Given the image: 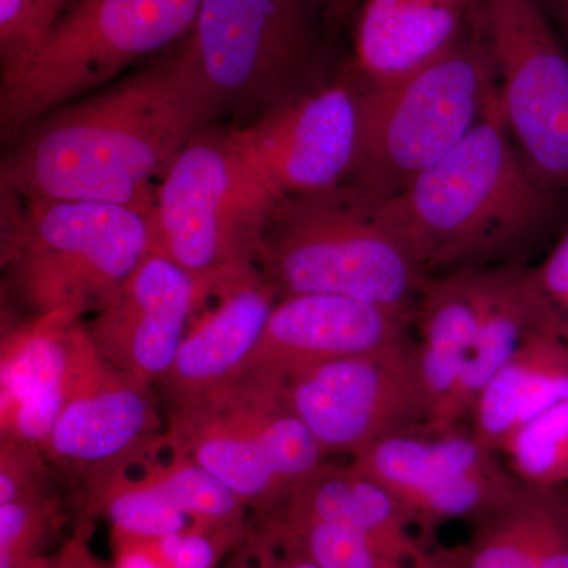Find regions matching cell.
I'll return each mask as SVG.
<instances>
[{"mask_svg": "<svg viewBox=\"0 0 568 568\" xmlns=\"http://www.w3.org/2000/svg\"><path fill=\"white\" fill-rule=\"evenodd\" d=\"M216 118L183 44L112 88L65 104L18 134L2 192L151 211L155 182Z\"/></svg>", "mask_w": 568, "mask_h": 568, "instance_id": "obj_1", "label": "cell"}, {"mask_svg": "<svg viewBox=\"0 0 568 568\" xmlns=\"http://www.w3.org/2000/svg\"><path fill=\"white\" fill-rule=\"evenodd\" d=\"M425 275L504 263L568 226V194L530 171L499 88L477 125L396 196L368 209Z\"/></svg>", "mask_w": 568, "mask_h": 568, "instance_id": "obj_2", "label": "cell"}, {"mask_svg": "<svg viewBox=\"0 0 568 568\" xmlns=\"http://www.w3.org/2000/svg\"><path fill=\"white\" fill-rule=\"evenodd\" d=\"M481 7L447 51L416 70L373 84L355 74L362 82L361 144L343 186L366 209L396 196L457 148L487 110L499 74Z\"/></svg>", "mask_w": 568, "mask_h": 568, "instance_id": "obj_3", "label": "cell"}, {"mask_svg": "<svg viewBox=\"0 0 568 568\" xmlns=\"http://www.w3.org/2000/svg\"><path fill=\"white\" fill-rule=\"evenodd\" d=\"M332 17L334 0H201L183 50L216 115L257 119L336 80Z\"/></svg>", "mask_w": 568, "mask_h": 568, "instance_id": "obj_4", "label": "cell"}, {"mask_svg": "<svg viewBox=\"0 0 568 568\" xmlns=\"http://www.w3.org/2000/svg\"><path fill=\"white\" fill-rule=\"evenodd\" d=\"M276 205L231 130L205 126L156 185L149 252L219 294L260 271L265 224Z\"/></svg>", "mask_w": 568, "mask_h": 568, "instance_id": "obj_5", "label": "cell"}, {"mask_svg": "<svg viewBox=\"0 0 568 568\" xmlns=\"http://www.w3.org/2000/svg\"><path fill=\"white\" fill-rule=\"evenodd\" d=\"M148 213L2 192V264L33 316L97 313L149 253Z\"/></svg>", "mask_w": 568, "mask_h": 568, "instance_id": "obj_6", "label": "cell"}, {"mask_svg": "<svg viewBox=\"0 0 568 568\" xmlns=\"http://www.w3.org/2000/svg\"><path fill=\"white\" fill-rule=\"evenodd\" d=\"M257 267L280 298L343 295L413 321L428 276L343 185L278 203L265 224Z\"/></svg>", "mask_w": 568, "mask_h": 568, "instance_id": "obj_7", "label": "cell"}, {"mask_svg": "<svg viewBox=\"0 0 568 568\" xmlns=\"http://www.w3.org/2000/svg\"><path fill=\"white\" fill-rule=\"evenodd\" d=\"M164 440L171 455L193 459L264 515L325 463L282 381L250 372L171 403Z\"/></svg>", "mask_w": 568, "mask_h": 568, "instance_id": "obj_8", "label": "cell"}, {"mask_svg": "<svg viewBox=\"0 0 568 568\" xmlns=\"http://www.w3.org/2000/svg\"><path fill=\"white\" fill-rule=\"evenodd\" d=\"M200 6L201 0H71L31 67L0 91L3 140L189 36Z\"/></svg>", "mask_w": 568, "mask_h": 568, "instance_id": "obj_9", "label": "cell"}, {"mask_svg": "<svg viewBox=\"0 0 568 568\" xmlns=\"http://www.w3.org/2000/svg\"><path fill=\"white\" fill-rule=\"evenodd\" d=\"M283 390L325 457L354 459L388 437L428 428V396L410 336L306 368L284 379Z\"/></svg>", "mask_w": 568, "mask_h": 568, "instance_id": "obj_10", "label": "cell"}, {"mask_svg": "<svg viewBox=\"0 0 568 568\" xmlns=\"http://www.w3.org/2000/svg\"><path fill=\"white\" fill-rule=\"evenodd\" d=\"M508 132L530 171L568 194V52L541 0H485Z\"/></svg>", "mask_w": 568, "mask_h": 568, "instance_id": "obj_11", "label": "cell"}, {"mask_svg": "<svg viewBox=\"0 0 568 568\" xmlns=\"http://www.w3.org/2000/svg\"><path fill=\"white\" fill-rule=\"evenodd\" d=\"M153 387L125 375L93 346L82 321L70 328L65 396L43 452L84 484L145 466L166 447Z\"/></svg>", "mask_w": 568, "mask_h": 568, "instance_id": "obj_12", "label": "cell"}, {"mask_svg": "<svg viewBox=\"0 0 568 568\" xmlns=\"http://www.w3.org/2000/svg\"><path fill=\"white\" fill-rule=\"evenodd\" d=\"M351 463L409 511L426 540L446 523L480 525L521 487L499 454L463 429L388 437Z\"/></svg>", "mask_w": 568, "mask_h": 568, "instance_id": "obj_13", "label": "cell"}, {"mask_svg": "<svg viewBox=\"0 0 568 568\" xmlns=\"http://www.w3.org/2000/svg\"><path fill=\"white\" fill-rule=\"evenodd\" d=\"M362 82L351 65L336 80L231 130L278 203L331 192L353 174L361 144Z\"/></svg>", "mask_w": 568, "mask_h": 568, "instance_id": "obj_14", "label": "cell"}, {"mask_svg": "<svg viewBox=\"0 0 568 568\" xmlns=\"http://www.w3.org/2000/svg\"><path fill=\"white\" fill-rule=\"evenodd\" d=\"M213 295L203 282L149 252L84 323L85 331L111 365L153 387L173 366L194 313Z\"/></svg>", "mask_w": 568, "mask_h": 568, "instance_id": "obj_15", "label": "cell"}, {"mask_svg": "<svg viewBox=\"0 0 568 568\" xmlns=\"http://www.w3.org/2000/svg\"><path fill=\"white\" fill-rule=\"evenodd\" d=\"M480 325V267L426 276L414 313V339L429 405L426 432H454L469 424L487 387Z\"/></svg>", "mask_w": 568, "mask_h": 568, "instance_id": "obj_16", "label": "cell"}, {"mask_svg": "<svg viewBox=\"0 0 568 568\" xmlns=\"http://www.w3.org/2000/svg\"><path fill=\"white\" fill-rule=\"evenodd\" d=\"M413 325L410 317L343 295H284L244 372L283 383L312 366L403 342Z\"/></svg>", "mask_w": 568, "mask_h": 568, "instance_id": "obj_17", "label": "cell"}, {"mask_svg": "<svg viewBox=\"0 0 568 568\" xmlns=\"http://www.w3.org/2000/svg\"><path fill=\"white\" fill-rule=\"evenodd\" d=\"M73 312L32 316L2 336L0 436L43 450L61 414Z\"/></svg>", "mask_w": 568, "mask_h": 568, "instance_id": "obj_18", "label": "cell"}, {"mask_svg": "<svg viewBox=\"0 0 568 568\" xmlns=\"http://www.w3.org/2000/svg\"><path fill=\"white\" fill-rule=\"evenodd\" d=\"M213 297L215 304L190 325L173 366L159 384L168 405L241 375L280 301L278 291L261 271Z\"/></svg>", "mask_w": 568, "mask_h": 568, "instance_id": "obj_19", "label": "cell"}, {"mask_svg": "<svg viewBox=\"0 0 568 568\" xmlns=\"http://www.w3.org/2000/svg\"><path fill=\"white\" fill-rule=\"evenodd\" d=\"M485 0H364L354 32L362 81L394 80L447 51Z\"/></svg>", "mask_w": 568, "mask_h": 568, "instance_id": "obj_20", "label": "cell"}, {"mask_svg": "<svg viewBox=\"0 0 568 568\" xmlns=\"http://www.w3.org/2000/svg\"><path fill=\"white\" fill-rule=\"evenodd\" d=\"M568 398V334L537 325L478 396L469 432L500 452L523 426Z\"/></svg>", "mask_w": 568, "mask_h": 568, "instance_id": "obj_21", "label": "cell"}, {"mask_svg": "<svg viewBox=\"0 0 568 568\" xmlns=\"http://www.w3.org/2000/svg\"><path fill=\"white\" fill-rule=\"evenodd\" d=\"M276 508L346 526L406 566H418L435 551L414 530L418 528L409 511L353 463H324Z\"/></svg>", "mask_w": 568, "mask_h": 568, "instance_id": "obj_22", "label": "cell"}, {"mask_svg": "<svg viewBox=\"0 0 568 568\" xmlns=\"http://www.w3.org/2000/svg\"><path fill=\"white\" fill-rule=\"evenodd\" d=\"M462 568H568V487L521 485L476 526Z\"/></svg>", "mask_w": 568, "mask_h": 568, "instance_id": "obj_23", "label": "cell"}, {"mask_svg": "<svg viewBox=\"0 0 568 568\" xmlns=\"http://www.w3.org/2000/svg\"><path fill=\"white\" fill-rule=\"evenodd\" d=\"M89 506L110 519L118 538L152 541L190 528L178 510L148 478L114 470L88 481Z\"/></svg>", "mask_w": 568, "mask_h": 568, "instance_id": "obj_24", "label": "cell"}, {"mask_svg": "<svg viewBox=\"0 0 568 568\" xmlns=\"http://www.w3.org/2000/svg\"><path fill=\"white\" fill-rule=\"evenodd\" d=\"M268 518V530L284 551L297 552L320 568H418L388 558L362 534L336 525L275 508Z\"/></svg>", "mask_w": 568, "mask_h": 568, "instance_id": "obj_25", "label": "cell"}, {"mask_svg": "<svg viewBox=\"0 0 568 568\" xmlns=\"http://www.w3.org/2000/svg\"><path fill=\"white\" fill-rule=\"evenodd\" d=\"M142 467V477L193 525L234 534L244 525L245 504L193 459L171 455L168 463L153 459Z\"/></svg>", "mask_w": 568, "mask_h": 568, "instance_id": "obj_26", "label": "cell"}, {"mask_svg": "<svg viewBox=\"0 0 568 568\" xmlns=\"http://www.w3.org/2000/svg\"><path fill=\"white\" fill-rule=\"evenodd\" d=\"M500 458L521 485L568 487V398L523 426Z\"/></svg>", "mask_w": 568, "mask_h": 568, "instance_id": "obj_27", "label": "cell"}, {"mask_svg": "<svg viewBox=\"0 0 568 568\" xmlns=\"http://www.w3.org/2000/svg\"><path fill=\"white\" fill-rule=\"evenodd\" d=\"M71 0H0L2 89L31 67Z\"/></svg>", "mask_w": 568, "mask_h": 568, "instance_id": "obj_28", "label": "cell"}, {"mask_svg": "<svg viewBox=\"0 0 568 568\" xmlns=\"http://www.w3.org/2000/svg\"><path fill=\"white\" fill-rule=\"evenodd\" d=\"M59 500L51 493L0 506V568H44L41 541L58 521Z\"/></svg>", "mask_w": 568, "mask_h": 568, "instance_id": "obj_29", "label": "cell"}, {"mask_svg": "<svg viewBox=\"0 0 568 568\" xmlns=\"http://www.w3.org/2000/svg\"><path fill=\"white\" fill-rule=\"evenodd\" d=\"M0 440V506L50 493L44 452L21 440Z\"/></svg>", "mask_w": 568, "mask_h": 568, "instance_id": "obj_30", "label": "cell"}, {"mask_svg": "<svg viewBox=\"0 0 568 568\" xmlns=\"http://www.w3.org/2000/svg\"><path fill=\"white\" fill-rule=\"evenodd\" d=\"M530 275L548 316L568 334V226Z\"/></svg>", "mask_w": 568, "mask_h": 568, "instance_id": "obj_31", "label": "cell"}, {"mask_svg": "<svg viewBox=\"0 0 568 568\" xmlns=\"http://www.w3.org/2000/svg\"><path fill=\"white\" fill-rule=\"evenodd\" d=\"M44 568H106L92 555L88 547L84 532H78L69 544L62 548L58 558L47 564Z\"/></svg>", "mask_w": 568, "mask_h": 568, "instance_id": "obj_32", "label": "cell"}, {"mask_svg": "<svg viewBox=\"0 0 568 568\" xmlns=\"http://www.w3.org/2000/svg\"><path fill=\"white\" fill-rule=\"evenodd\" d=\"M119 560L115 568H166L151 541L125 540L118 538Z\"/></svg>", "mask_w": 568, "mask_h": 568, "instance_id": "obj_33", "label": "cell"}, {"mask_svg": "<svg viewBox=\"0 0 568 568\" xmlns=\"http://www.w3.org/2000/svg\"><path fill=\"white\" fill-rule=\"evenodd\" d=\"M541 3L568 52V0H541Z\"/></svg>", "mask_w": 568, "mask_h": 568, "instance_id": "obj_34", "label": "cell"}, {"mask_svg": "<svg viewBox=\"0 0 568 568\" xmlns=\"http://www.w3.org/2000/svg\"><path fill=\"white\" fill-rule=\"evenodd\" d=\"M275 568H320L312 560L297 555V552L284 551V558L275 559Z\"/></svg>", "mask_w": 568, "mask_h": 568, "instance_id": "obj_35", "label": "cell"}, {"mask_svg": "<svg viewBox=\"0 0 568 568\" xmlns=\"http://www.w3.org/2000/svg\"><path fill=\"white\" fill-rule=\"evenodd\" d=\"M336 9H338L339 14L346 13L347 10L353 9V7L358 6L364 2V0H334Z\"/></svg>", "mask_w": 568, "mask_h": 568, "instance_id": "obj_36", "label": "cell"}, {"mask_svg": "<svg viewBox=\"0 0 568 568\" xmlns=\"http://www.w3.org/2000/svg\"><path fill=\"white\" fill-rule=\"evenodd\" d=\"M260 568H275V560L274 559L265 560L263 566H261Z\"/></svg>", "mask_w": 568, "mask_h": 568, "instance_id": "obj_37", "label": "cell"}]
</instances>
